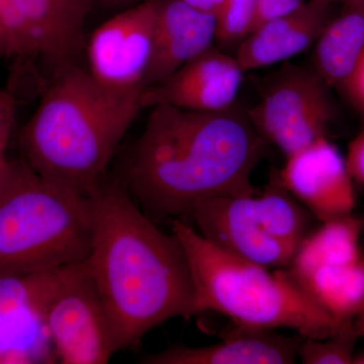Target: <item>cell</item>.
Listing matches in <instances>:
<instances>
[{
    "instance_id": "cell-1",
    "label": "cell",
    "mask_w": 364,
    "mask_h": 364,
    "mask_svg": "<svg viewBox=\"0 0 364 364\" xmlns=\"http://www.w3.org/2000/svg\"><path fill=\"white\" fill-rule=\"evenodd\" d=\"M124 166L123 184L150 218L189 217L210 198L257 193L251 176L267 142L247 111L150 107Z\"/></svg>"
},
{
    "instance_id": "cell-2",
    "label": "cell",
    "mask_w": 364,
    "mask_h": 364,
    "mask_svg": "<svg viewBox=\"0 0 364 364\" xmlns=\"http://www.w3.org/2000/svg\"><path fill=\"white\" fill-rule=\"evenodd\" d=\"M87 198V260L117 352L135 346L170 318L198 314L193 275L176 235L158 229L122 181L105 178Z\"/></svg>"
},
{
    "instance_id": "cell-3",
    "label": "cell",
    "mask_w": 364,
    "mask_h": 364,
    "mask_svg": "<svg viewBox=\"0 0 364 364\" xmlns=\"http://www.w3.org/2000/svg\"><path fill=\"white\" fill-rule=\"evenodd\" d=\"M141 95L109 90L78 64L56 72L21 129L23 159L46 181L90 196L142 109Z\"/></svg>"
},
{
    "instance_id": "cell-4",
    "label": "cell",
    "mask_w": 364,
    "mask_h": 364,
    "mask_svg": "<svg viewBox=\"0 0 364 364\" xmlns=\"http://www.w3.org/2000/svg\"><path fill=\"white\" fill-rule=\"evenodd\" d=\"M171 230L188 257L198 314L213 311L245 329L287 328L312 339L331 336L343 324L318 306L289 269L269 272L239 257L182 220H174Z\"/></svg>"
},
{
    "instance_id": "cell-5",
    "label": "cell",
    "mask_w": 364,
    "mask_h": 364,
    "mask_svg": "<svg viewBox=\"0 0 364 364\" xmlns=\"http://www.w3.org/2000/svg\"><path fill=\"white\" fill-rule=\"evenodd\" d=\"M87 196L46 181L23 159L0 179V277L51 272L90 257Z\"/></svg>"
},
{
    "instance_id": "cell-6",
    "label": "cell",
    "mask_w": 364,
    "mask_h": 364,
    "mask_svg": "<svg viewBox=\"0 0 364 364\" xmlns=\"http://www.w3.org/2000/svg\"><path fill=\"white\" fill-rule=\"evenodd\" d=\"M309 213L275 182L262 193L210 198L189 217L224 250L263 267L287 268L309 235Z\"/></svg>"
},
{
    "instance_id": "cell-7",
    "label": "cell",
    "mask_w": 364,
    "mask_h": 364,
    "mask_svg": "<svg viewBox=\"0 0 364 364\" xmlns=\"http://www.w3.org/2000/svg\"><path fill=\"white\" fill-rule=\"evenodd\" d=\"M45 323L62 364H105L117 353L88 260L46 272Z\"/></svg>"
},
{
    "instance_id": "cell-8",
    "label": "cell",
    "mask_w": 364,
    "mask_h": 364,
    "mask_svg": "<svg viewBox=\"0 0 364 364\" xmlns=\"http://www.w3.org/2000/svg\"><path fill=\"white\" fill-rule=\"evenodd\" d=\"M330 90L315 69L289 67L246 111L261 136L287 157L327 136L334 117Z\"/></svg>"
},
{
    "instance_id": "cell-9",
    "label": "cell",
    "mask_w": 364,
    "mask_h": 364,
    "mask_svg": "<svg viewBox=\"0 0 364 364\" xmlns=\"http://www.w3.org/2000/svg\"><path fill=\"white\" fill-rule=\"evenodd\" d=\"M159 4L160 0H145L124 9L93 32L88 71L100 85L117 92H143Z\"/></svg>"
},
{
    "instance_id": "cell-10",
    "label": "cell",
    "mask_w": 364,
    "mask_h": 364,
    "mask_svg": "<svg viewBox=\"0 0 364 364\" xmlns=\"http://www.w3.org/2000/svg\"><path fill=\"white\" fill-rule=\"evenodd\" d=\"M275 182L321 223L351 215L355 207L346 159L327 136L287 156Z\"/></svg>"
},
{
    "instance_id": "cell-11",
    "label": "cell",
    "mask_w": 364,
    "mask_h": 364,
    "mask_svg": "<svg viewBox=\"0 0 364 364\" xmlns=\"http://www.w3.org/2000/svg\"><path fill=\"white\" fill-rule=\"evenodd\" d=\"M46 272L0 277V364L58 363L44 318Z\"/></svg>"
},
{
    "instance_id": "cell-12",
    "label": "cell",
    "mask_w": 364,
    "mask_h": 364,
    "mask_svg": "<svg viewBox=\"0 0 364 364\" xmlns=\"http://www.w3.org/2000/svg\"><path fill=\"white\" fill-rule=\"evenodd\" d=\"M244 72L235 57L215 49L191 60L159 85L143 90L142 109L168 105L191 112H220L235 105Z\"/></svg>"
},
{
    "instance_id": "cell-13",
    "label": "cell",
    "mask_w": 364,
    "mask_h": 364,
    "mask_svg": "<svg viewBox=\"0 0 364 364\" xmlns=\"http://www.w3.org/2000/svg\"><path fill=\"white\" fill-rule=\"evenodd\" d=\"M217 16L182 0H160L152 55L144 90L159 85L191 60L213 47Z\"/></svg>"
},
{
    "instance_id": "cell-14",
    "label": "cell",
    "mask_w": 364,
    "mask_h": 364,
    "mask_svg": "<svg viewBox=\"0 0 364 364\" xmlns=\"http://www.w3.org/2000/svg\"><path fill=\"white\" fill-rule=\"evenodd\" d=\"M334 1L309 0L296 11L258 26L238 45L235 58L242 70L286 61L316 44Z\"/></svg>"
},
{
    "instance_id": "cell-15",
    "label": "cell",
    "mask_w": 364,
    "mask_h": 364,
    "mask_svg": "<svg viewBox=\"0 0 364 364\" xmlns=\"http://www.w3.org/2000/svg\"><path fill=\"white\" fill-rule=\"evenodd\" d=\"M301 341L269 334L267 330L241 328L213 345H176L141 358L144 364H289L294 363Z\"/></svg>"
},
{
    "instance_id": "cell-16",
    "label": "cell",
    "mask_w": 364,
    "mask_h": 364,
    "mask_svg": "<svg viewBox=\"0 0 364 364\" xmlns=\"http://www.w3.org/2000/svg\"><path fill=\"white\" fill-rule=\"evenodd\" d=\"M39 47L51 70L77 63L83 28L95 0H23Z\"/></svg>"
},
{
    "instance_id": "cell-17",
    "label": "cell",
    "mask_w": 364,
    "mask_h": 364,
    "mask_svg": "<svg viewBox=\"0 0 364 364\" xmlns=\"http://www.w3.org/2000/svg\"><path fill=\"white\" fill-rule=\"evenodd\" d=\"M289 272L323 309L339 323L358 317L364 301V256L358 261L294 258Z\"/></svg>"
},
{
    "instance_id": "cell-18",
    "label": "cell",
    "mask_w": 364,
    "mask_h": 364,
    "mask_svg": "<svg viewBox=\"0 0 364 364\" xmlns=\"http://www.w3.org/2000/svg\"><path fill=\"white\" fill-rule=\"evenodd\" d=\"M364 61V0L344 4L316 42L314 69L330 88L344 90Z\"/></svg>"
},
{
    "instance_id": "cell-19",
    "label": "cell",
    "mask_w": 364,
    "mask_h": 364,
    "mask_svg": "<svg viewBox=\"0 0 364 364\" xmlns=\"http://www.w3.org/2000/svg\"><path fill=\"white\" fill-rule=\"evenodd\" d=\"M0 28L6 40L7 58L33 70L40 52L23 0H0Z\"/></svg>"
},
{
    "instance_id": "cell-20",
    "label": "cell",
    "mask_w": 364,
    "mask_h": 364,
    "mask_svg": "<svg viewBox=\"0 0 364 364\" xmlns=\"http://www.w3.org/2000/svg\"><path fill=\"white\" fill-rule=\"evenodd\" d=\"M360 337L354 321L345 322L331 336L323 339L306 338L301 342L298 355L305 364H349Z\"/></svg>"
},
{
    "instance_id": "cell-21",
    "label": "cell",
    "mask_w": 364,
    "mask_h": 364,
    "mask_svg": "<svg viewBox=\"0 0 364 364\" xmlns=\"http://www.w3.org/2000/svg\"><path fill=\"white\" fill-rule=\"evenodd\" d=\"M257 0H225L217 16L215 41L223 46L240 44L252 32Z\"/></svg>"
},
{
    "instance_id": "cell-22",
    "label": "cell",
    "mask_w": 364,
    "mask_h": 364,
    "mask_svg": "<svg viewBox=\"0 0 364 364\" xmlns=\"http://www.w3.org/2000/svg\"><path fill=\"white\" fill-rule=\"evenodd\" d=\"M304 2V0H257L252 31L273 18L286 16L296 11L299 6H303Z\"/></svg>"
},
{
    "instance_id": "cell-23",
    "label": "cell",
    "mask_w": 364,
    "mask_h": 364,
    "mask_svg": "<svg viewBox=\"0 0 364 364\" xmlns=\"http://www.w3.org/2000/svg\"><path fill=\"white\" fill-rule=\"evenodd\" d=\"M16 100L13 93L0 90V150L7 149L14 121H16Z\"/></svg>"
},
{
    "instance_id": "cell-24",
    "label": "cell",
    "mask_w": 364,
    "mask_h": 364,
    "mask_svg": "<svg viewBox=\"0 0 364 364\" xmlns=\"http://www.w3.org/2000/svg\"><path fill=\"white\" fill-rule=\"evenodd\" d=\"M345 159L353 181L364 186V129L349 144Z\"/></svg>"
},
{
    "instance_id": "cell-25",
    "label": "cell",
    "mask_w": 364,
    "mask_h": 364,
    "mask_svg": "<svg viewBox=\"0 0 364 364\" xmlns=\"http://www.w3.org/2000/svg\"><path fill=\"white\" fill-rule=\"evenodd\" d=\"M343 90L364 111V61L354 72Z\"/></svg>"
},
{
    "instance_id": "cell-26",
    "label": "cell",
    "mask_w": 364,
    "mask_h": 364,
    "mask_svg": "<svg viewBox=\"0 0 364 364\" xmlns=\"http://www.w3.org/2000/svg\"><path fill=\"white\" fill-rule=\"evenodd\" d=\"M182 1L195 7L198 11L215 14V16L220 14L225 4V0H182Z\"/></svg>"
},
{
    "instance_id": "cell-27",
    "label": "cell",
    "mask_w": 364,
    "mask_h": 364,
    "mask_svg": "<svg viewBox=\"0 0 364 364\" xmlns=\"http://www.w3.org/2000/svg\"><path fill=\"white\" fill-rule=\"evenodd\" d=\"M107 9H128L145 0H98Z\"/></svg>"
},
{
    "instance_id": "cell-28",
    "label": "cell",
    "mask_w": 364,
    "mask_h": 364,
    "mask_svg": "<svg viewBox=\"0 0 364 364\" xmlns=\"http://www.w3.org/2000/svg\"><path fill=\"white\" fill-rule=\"evenodd\" d=\"M354 323H355L356 328H358L360 336H364V301L363 308H361L358 317L354 320Z\"/></svg>"
},
{
    "instance_id": "cell-29",
    "label": "cell",
    "mask_w": 364,
    "mask_h": 364,
    "mask_svg": "<svg viewBox=\"0 0 364 364\" xmlns=\"http://www.w3.org/2000/svg\"><path fill=\"white\" fill-rule=\"evenodd\" d=\"M6 150H0V179H1L2 176H4V170H6V167L7 165V162H9V158L7 157Z\"/></svg>"
},
{
    "instance_id": "cell-30",
    "label": "cell",
    "mask_w": 364,
    "mask_h": 364,
    "mask_svg": "<svg viewBox=\"0 0 364 364\" xmlns=\"http://www.w3.org/2000/svg\"><path fill=\"white\" fill-rule=\"evenodd\" d=\"M6 57L7 58V44L6 37H4V32L0 28V59Z\"/></svg>"
},
{
    "instance_id": "cell-31",
    "label": "cell",
    "mask_w": 364,
    "mask_h": 364,
    "mask_svg": "<svg viewBox=\"0 0 364 364\" xmlns=\"http://www.w3.org/2000/svg\"><path fill=\"white\" fill-rule=\"evenodd\" d=\"M352 363L364 364V353L360 354V355L358 356L354 355Z\"/></svg>"
},
{
    "instance_id": "cell-32",
    "label": "cell",
    "mask_w": 364,
    "mask_h": 364,
    "mask_svg": "<svg viewBox=\"0 0 364 364\" xmlns=\"http://www.w3.org/2000/svg\"><path fill=\"white\" fill-rule=\"evenodd\" d=\"M343 2L344 4H354V2L363 1V0H340Z\"/></svg>"
}]
</instances>
